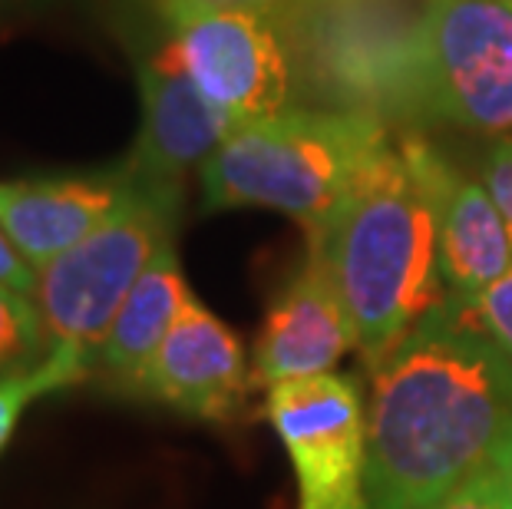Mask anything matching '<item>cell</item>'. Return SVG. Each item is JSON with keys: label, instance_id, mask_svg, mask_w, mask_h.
Returning a JSON list of instances; mask_svg holds the SVG:
<instances>
[{"label": "cell", "instance_id": "obj_1", "mask_svg": "<svg viewBox=\"0 0 512 509\" xmlns=\"http://www.w3.org/2000/svg\"><path fill=\"white\" fill-rule=\"evenodd\" d=\"M512 440V357L470 301L446 295L377 364L367 400V509H427Z\"/></svg>", "mask_w": 512, "mask_h": 509}, {"label": "cell", "instance_id": "obj_2", "mask_svg": "<svg viewBox=\"0 0 512 509\" xmlns=\"http://www.w3.org/2000/svg\"><path fill=\"white\" fill-rule=\"evenodd\" d=\"M308 252L328 268L367 367L446 298L430 192L397 143L308 232Z\"/></svg>", "mask_w": 512, "mask_h": 509}, {"label": "cell", "instance_id": "obj_3", "mask_svg": "<svg viewBox=\"0 0 512 509\" xmlns=\"http://www.w3.org/2000/svg\"><path fill=\"white\" fill-rule=\"evenodd\" d=\"M390 143L387 123L374 110L288 106L238 126L205 162L199 169L202 205L205 212L242 205L275 209L314 232Z\"/></svg>", "mask_w": 512, "mask_h": 509}, {"label": "cell", "instance_id": "obj_4", "mask_svg": "<svg viewBox=\"0 0 512 509\" xmlns=\"http://www.w3.org/2000/svg\"><path fill=\"white\" fill-rule=\"evenodd\" d=\"M420 113L476 133H512V4L430 0L394 60Z\"/></svg>", "mask_w": 512, "mask_h": 509}, {"label": "cell", "instance_id": "obj_5", "mask_svg": "<svg viewBox=\"0 0 512 509\" xmlns=\"http://www.w3.org/2000/svg\"><path fill=\"white\" fill-rule=\"evenodd\" d=\"M179 209V189L136 182L133 196L119 205L113 219L40 268L34 301L47 324L50 348L96 364V351L126 295L152 258L176 238Z\"/></svg>", "mask_w": 512, "mask_h": 509}, {"label": "cell", "instance_id": "obj_6", "mask_svg": "<svg viewBox=\"0 0 512 509\" xmlns=\"http://www.w3.org/2000/svg\"><path fill=\"white\" fill-rule=\"evenodd\" d=\"M156 20L192 83L235 126L288 110L291 63L278 10L245 0H169Z\"/></svg>", "mask_w": 512, "mask_h": 509}, {"label": "cell", "instance_id": "obj_7", "mask_svg": "<svg viewBox=\"0 0 512 509\" xmlns=\"http://www.w3.org/2000/svg\"><path fill=\"white\" fill-rule=\"evenodd\" d=\"M265 417L298 483V509H367V407L347 374L268 387Z\"/></svg>", "mask_w": 512, "mask_h": 509}, {"label": "cell", "instance_id": "obj_8", "mask_svg": "<svg viewBox=\"0 0 512 509\" xmlns=\"http://www.w3.org/2000/svg\"><path fill=\"white\" fill-rule=\"evenodd\" d=\"M129 30L126 47L139 83V133L123 166L143 186L182 192L185 176L219 153L238 126L192 83L162 20L156 34L143 24H129Z\"/></svg>", "mask_w": 512, "mask_h": 509}, {"label": "cell", "instance_id": "obj_9", "mask_svg": "<svg viewBox=\"0 0 512 509\" xmlns=\"http://www.w3.org/2000/svg\"><path fill=\"white\" fill-rule=\"evenodd\" d=\"M252 387L255 374L238 334L192 295L139 374L133 394L185 417L222 424L242 410Z\"/></svg>", "mask_w": 512, "mask_h": 509}, {"label": "cell", "instance_id": "obj_10", "mask_svg": "<svg viewBox=\"0 0 512 509\" xmlns=\"http://www.w3.org/2000/svg\"><path fill=\"white\" fill-rule=\"evenodd\" d=\"M403 159L430 192L446 295L473 301L512 268V242L483 182H473L423 136L397 139Z\"/></svg>", "mask_w": 512, "mask_h": 509}, {"label": "cell", "instance_id": "obj_11", "mask_svg": "<svg viewBox=\"0 0 512 509\" xmlns=\"http://www.w3.org/2000/svg\"><path fill=\"white\" fill-rule=\"evenodd\" d=\"M357 348L351 318L318 255H304L301 268L271 301L258 331L252 374L268 387L331 374L347 351Z\"/></svg>", "mask_w": 512, "mask_h": 509}, {"label": "cell", "instance_id": "obj_12", "mask_svg": "<svg viewBox=\"0 0 512 509\" xmlns=\"http://www.w3.org/2000/svg\"><path fill=\"white\" fill-rule=\"evenodd\" d=\"M136 189L126 166L106 172H53L0 182V225L30 265H50L93 235Z\"/></svg>", "mask_w": 512, "mask_h": 509}, {"label": "cell", "instance_id": "obj_13", "mask_svg": "<svg viewBox=\"0 0 512 509\" xmlns=\"http://www.w3.org/2000/svg\"><path fill=\"white\" fill-rule=\"evenodd\" d=\"M189 298L192 291L185 285L176 245H166L126 295L123 308L116 311L113 328L96 351L93 367H100L119 391L133 394L139 374L166 341Z\"/></svg>", "mask_w": 512, "mask_h": 509}, {"label": "cell", "instance_id": "obj_14", "mask_svg": "<svg viewBox=\"0 0 512 509\" xmlns=\"http://www.w3.org/2000/svg\"><path fill=\"white\" fill-rule=\"evenodd\" d=\"M90 374H93L90 361H83V357H76L70 351L50 348L40 364L0 377V453L10 447L20 417H24V410L30 404H37L40 397L70 391V387L83 384Z\"/></svg>", "mask_w": 512, "mask_h": 509}, {"label": "cell", "instance_id": "obj_15", "mask_svg": "<svg viewBox=\"0 0 512 509\" xmlns=\"http://www.w3.org/2000/svg\"><path fill=\"white\" fill-rule=\"evenodd\" d=\"M47 351L50 334L37 301L0 285V377L40 364Z\"/></svg>", "mask_w": 512, "mask_h": 509}, {"label": "cell", "instance_id": "obj_16", "mask_svg": "<svg viewBox=\"0 0 512 509\" xmlns=\"http://www.w3.org/2000/svg\"><path fill=\"white\" fill-rule=\"evenodd\" d=\"M479 182L493 199L499 219H503L509 242H512V136L496 139L493 146L483 153V162H479Z\"/></svg>", "mask_w": 512, "mask_h": 509}, {"label": "cell", "instance_id": "obj_17", "mask_svg": "<svg viewBox=\"0 0 512 509\" xmlns=\"http://www.w3.org/2000/svg\"><path fill=\"white\" fill-rule=\"evenodd\" d=\"M427 509H509V496L499 476L496 463H489L479 473H473L463 486H456L450 496H443L440 503Z\"/></svg>", "mask_w": 512, "mask_h": 509}, {"label": "cell", "instance_id": "obj_18", "mask_svg": "<svg viewBox=\"0 0 512 509\" xmlns=\"http://www.w3.org/2000/svg\"><path fill=\"white\" fill-rule=\"evenodd\" d=\"M470 305L479 314V321L486 324V331L496 338L499 348L512 357V268L499 281H493L483 295H476Z\"/></svg>", "mask_w": 512, "mask_h": 509}, {"label": "cell", "instance_id": "obj_19", "mask_svg": "<svg viewBox=\"0 0 512 509\" xmlns=\"http://www.w3.org/2000/svg\"><path fill=\"white\" fill-rule=\"evenodd\" d=\"M0 285L30 298L37 291V268L27 262L24 252L14 245V238L4 232V225H0Z\"/></svg>", "mask_w": 512, "mask_h": 509}, {"label": "cell", "instance_id": "obj_20", "mask_svg": "<svg viewBox=\"0 0 512 509\" xmlns=\"http://www.w3.org/2000/svg\"><path fill=\"white\" fill-rule=\"evenodd\" d=\"M496 467H499V476H503V486H506V496H509V509H512V440L503 447V453L496 457Z\"/></svg>", "mask_w": 512, "mask_h": 509}, {"label": "cell", "instance_id": "obj_21", "mask_svg": "<svg viewBox=\"0 0 512 509\" xmlns=\"http://www.w3.org/2000/svg\"><path fill=\"white\" fill-rule=\"evenodd\" d=\"M123 4L133 10V14H139V17H159L162 7H166L169 0H123Z\"/></svg>", "mask_w": 512, "mask_h": 509}, {"label": "cell", "instance_id": "obj_22", "mask_svg": "<svg viewBox=\"0 0 512 509\" xmlns=\"http://www.w3.org/2000/svg\"><path fill=\"white\" fill-rule=\"evenodd\" d=\"M245 4H261V7H271V10H278L281 0H245Z\"/></svg>", "mask_w": 512, "mask_h": 509}, {"label": "cell", "instance_id": "obj_23", "mask_svg": "<svg viewBox=\"0 0 512 509\" xmlns=\"http://www.w3.org/2000/svg\"><path fill=\"white\" fill-rule=\"evenodd\" d=\"M0 4H43V0H0Z\"/></svg>", "mask_w": 512, "mask_h": 509}, {"label": "cell", "instance_id": "obj_24", "mask_svg": "<svg viewBox=\"0 0 512 509\" xmlns=\"http://www.w3.org/2000/svg\"><path fill=\"white\" fill-rule=\"evenodd\" d=\"M509 4H512V0H509Z\"/></svg>", "mask_w": 512, "mask_h": 509}]
</instances>
